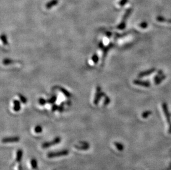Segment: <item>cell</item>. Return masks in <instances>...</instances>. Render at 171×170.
Segmentation results:
<instances>
[{
    "instance_id": "obj_1",
    "label": "cell",
    "mask_w": 171,
    "mask_h": 170,
    "mask_svg": "<svg viewBox=\"0 0 171 170\" xmlns=\"http://www.w3.org/2000/svg\"><path fill=\"white\" fill-rule=\"evenodd\" d=\"M69 151L68 150H64L62 151H59L58 152H49L47 154V157L48 158H56L59 157L65 156L69 154Z\"/></svg>"
},
{
    "instance_id": "obj_2",
    "label": "cell",
    "mask_w": 171,
    "mask_h": 170,
    "mask_svg": "<svg viewBox=\"0 0 171 170\" xmlns=\"http://www.w3.org/2000/svg\"><path fill=\"white\" fill-rule=\"evenodd\" d=\"M60 141L61 138L60 137H56V138L54 139L52 141H49V142H45L43 143L42 145V147L43 148V149H47V148L51 147L52 146L58 144L59 143H60Z\"/></svg>"
},
{
    "instance_id": "obj_3",
    "label": "cell",
    "mask_w": 171,
    "mask_h": 170,
    "mask_svg": "<svg viewBox=\"0 0 171 170\" xmlns=\"http://www.w3.org/2000/svg\"><path fill=\"white\" fill-rule=\"evenodd\" d=\"M20 140V138L18 136H12L4 138L2 139V142L5 144L7 143H17Z\"/></svg>"
},
{
    "instance_id": "obj_4",
    "label": "cell",
    "mask_w": 171,
    "mask_h": 170,
    "mask_svg": "<svg viewBox=\"0 0 171 170\" xmlns=\"http://www.w3.org/2000/svg\"><path fill=\"white\" fill-rule=\"evenodd\" d=\"M74 147L78 150H87L90 148V145L88 143L85 142V141H81L79 145H75Z\"/></svg>"
},
{
    "instance_id": "obj_5",
    "label": "cell",
    "mask_w": 171,
    "mask_h": 170,
    "mask_svg": "<svg viewBox=\"0 0 171 170\" xmlns=\"http://www.w3.org/2000/svg\"><path fill=\"white\" fill-rule=\"evenodd\" d=\"M23 157V151L21 149H19L16 152V161L17 162H20Z\"/></svg>"
},
{
    "instance_id": "obj_6",
    "label": "cell",
    "mask_w": 171,
    "mask_h": 170,
    "mask_svg": "<svg viewBox=\"0 0 171 170\" xmlns=\"http://www.w3.org/2000/svg\"><path fill=\"white\" fill-rule=\"evenodd\" d=\"M58 3V0H51V1L48 2V3L46 4V7L47 8H52V7L54 6L55 5Z\"/></svg>"
},
{
    "instance_id": "obj_7",
    "label": "cell",
    "mask_w": 171,
    "mask_h": 170,
    "mask_svg": "<svg viewBox=\"0 0 171 170\" xmlns=\"http://www.w3.org/2000/svg\"><path fill=\"white\" fill-rule=\"evenodd\" d=\"M30 166L33 170H37L38 168V162L36 159L32 158L30 160Z\"/></svg>"
},
{
    "instance_id": "obj_8",
    "label": "cell",
    "mask_w": 171,
    "mask_h": 170,
    "mask_svg": "<svg viewBox=\"0 0 171 170\" xmlns=\"http://www.w3.org/2000/svg\"><path fill=\"white\" fill-rule=\"evenodd\" d=\"M34 131L37 134L41 133L43 131V128L41 125H37L34 128Z\"/></svg>"
},
{
    "instance_id": "obj_9",
    "label": "cell",
    "mask_w": 171,
    "mask_h": 170,
    "mask_svg": "<svg viewBox=\"0 0 171 170\" xmlns=\"http://www.w3.org/2000/svg\"><path fill=\"white\" fill-rule=\"evenodd\" d=\"M20 105H19V103H18V102L16 101L14 103V110L16 112H18L20 109Z\"/></svg>"
},
{
    "instance_id": "obj_10",
    "label": "cell",
    "mask_w": 171,
    "mask_h": 170,
    "mask_svg": "<svg viewBox=\"0 0 171 170\" xmlns=\"http://www.w3.org/2000/svg\"><path fill=\"white\" fill-rule=\"evenodd\" d=\"M114 145H115L116 147L118 150H122V149H124L123 145H122L121 144L119 143H114Z\"/></svg>"
}]
</instances>
